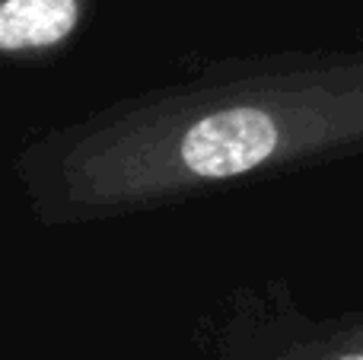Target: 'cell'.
<instances>
[{
    "label": "cell",
    "instance_id": "obj_1",
    "mask_svg": "<svg viewBox=\"0 0 363 360\" xmlns=\"http://www.w3.org/2000/svg\"><path fill=\"white\" fill-rule=\"evenodd\" d=\"M80 19L83 0H0V55L55 51Z\"/></svg>",
    "mask_w": 363,
    "mask_h": 360
},
{
    "label": "cell",
    "instance_id": "obj_2",
    "mask_svg": "<svg viewBox=\"0 0 363 360\" xmlns=\"http://www.w3.org/2000/svg\"><path fill=\"white\" fill-rule=\"evenodd\" d=\"M268 360H363V313L296 322Z\"/></svg>",
    "mask_w": 363,
    "mask_h": 360
}]
</instances>
